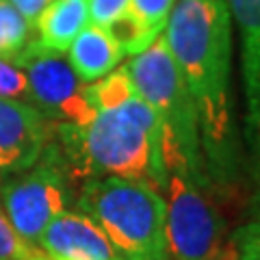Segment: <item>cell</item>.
<instances>
[{
    "instance_id": "obj_1",
    "label": "cell",
    "mask_w": 260,
    "mask_h": 260,
    "mask_svg": "<svg viewBox=\"0 0 260 260\" xmlns=\"http://www.w3.org/2000/svg\"><path fill=\"white\" fill-rule=\"evenodd\" d=\"M193 98L208 180L230 184L239 172L232 59L234 26L225 0H176L162 30Z\"/></svg>"
},
{
    "instance_id": "obj_2",
    "label": "cell",
    "mask_w": 260,
    "mask_h": 260,
    "mask_svg": "<svg viewBox=\"0 0 260 260\" xmlns=\"http://www.w3.org/2000/svg\"><path fill=\"white\" fill-rule=\"evenodd\" d=\"M56 133L70 176L145 180L162 193L167 178L162 150L124 113L95 111L83 126L56 124Z\"/></svg>"
},
{
    "instance_id": "obj_3",
    "label": "cell",
    "mask_w": 260,
    "mask_h": 260,
    "mask_svg": "<svg viewBox=\"0 0 260 260\" xmlns=\"http://www.w3.org/2000/svg\"><path fill=\"white\" fill-rule=\"evenodd\" d=\"M76 206L100 225L119 260H169L165 200L154 184L117 176L87 178Z\"/></svg>"
},
{
    "instance_id": "obj_4",
    "label": "cell",
    "mask_w": 260,
    "mask_h": 260,
    "mask_svg": "<svg viewBox=\"0 0 260 260\" xmlns=\"http://www.w3.org/2000/svg\"><path fill=\"white\" fill-rule=\"evenodd\" d=\"M124 68L135 89L154 109L165 130V172L184 169L195 182L208 189L210 180L202 152L198 111L167 50L165 37H156L148 50L135 54Z\"/></svg>"
},
{
    "instance_id": "obj_5",
    "label": "cell",
    "mask_w": 260,
    "mask_h": 260,
    "mask_svg": "<svg viewBox=\"0 0 260 260\" xmlns=\"http://www.w3.org/2000/svg\"><path fill=\"white\" fill-rule=\"evenodd\" d=\"M0 204L13 230L35 247L52 219L70 204V172L61 150L50 143L35 165L9 174L0 184Z\"/></svg>"
},
{
    "instance_id": "obj_6",
    "label": "cell",
    "mask_w": 260,
    "mask_h": 260,
    "mask_svg": "<svg viewBox=\"0 0 260 260\" xmlns=\"http://www.w3.org/2000/svg\"><path fill=\"white\" fill-rule=\"evenodd\" d=\"M165 241L169 260H219L221 219L202 186L184 169H167Z\"/></svg>"
},
{
    "instance_id": "obj_7",
    "label": "cell",
    "mask_w": 260,
    "mask_h": 260,
    "mask_svg": "<svg viewBox=\"0 0 260 260\" xmlns=\"http://www.w3.org/2000/svg\"><path fill=\"white\" fill-rule=\"evenodd\" d=\"M13 63L26 74L32 107L50 121L83 126L93 117L89 85L78 78L65 52L48 50L32 39Z\"/></svg>"
},
{
    "instance_id": "obj_8",
    "label": "cell",
    "mask_w": 260,
    "mask_h": 260,
    "mask_svg": "<svg viewBox=\"0 0 260 260\" xmlns=\"http://www.w3.org/2000/svg\"><path fill=\"white\" fill-rule=\"evenodd\" d=\"M239 35L241 83L245 98L243 139L256 180H260V0H225Z\"/></svg>"
},
{
    "instance_id": "obj_9",
    "label": "cell",
    "mask_w": 260,
    "mask_h": 260,
    "mask_svg": "<svg viewBox=\"0 0 260 260\" xmlns=\"http://www.w3.org/2000/svg\"><path fill=\"white\" fill-rule=\"evenodd\" d=\"M52 139L50 119L28 102L0 98V174L35 165Z\"/></svg>"
},
{
    "instance_id": "obj_10",
    "label": "cell",
    "mask_w": 260,
    "mask_h": 260,
    "mask_svg": "<svg viewBox=\"0 0 260 260\" xmlns=\"http://www.w3.org/2000/svg\"><path fill=\"white\" fill-rule=\"evenodd\" d=\"M54 260H119L107 234L80 210H65L54 217L37 243Z\"/></svg>"
},
{
    "instance_id": "obj_11",
    "label": "cell",
    "mask_w": 260,
    "mask_h": 260,
    "mask_svg": "<svg viewBox=\"0 0 260 260\" xmlns=\"http://www.w3.org/2000/svg\"><path fill=\"white\" fill-rule=\"evenodd\" d=\"M65 54L78 78L87 85L111 74L124 59V52L109 35V30L91 22L74 37Z\"/></svg>"
},
{
    "instance_id": "obj_12",
    "label": "cell",
    "mask_w": 260,
    "mask_h": 260,
    "mask_svg": "<svg viewBox=\"0 0 260 260\" xmlns=\"http://www.w3.org/2000/svg\"><path fill=\"white\" fill-rule=\"evenodd\" d=\"M91 0H52L35 22V42L48 50L68 52L74 37L91 20H89Z\"/></svg>"
},
{
    "instance_id": "obj_13",
    "label": "cell",
    "mask_w": 260,
    "mask_h": 260,
    "mask_svg": "<svg viewBox=\"0 0 260 260\" xmlns=\"http://www.w3.org/2000/svg\"><path fill=\"white\" fill-rule=\"evenodd\" d=\"M30 22L11 3L0 0V59L15 61L30 44Z\"/></svg>"
},
{
    "instance_id": "obj_14",
    "label": "cell",
    "mask_w": 260,
    "mask_h": 260,
    "mask_svg": "<svg viewBox=\"0 0 260 260\" xmlns=\"http://www.w3.org/2000/svg\"><path fill=\"white\" fill-rule=\"evenodd\" d=\"M107 30H109V35L115 39V44L119 46V50L124 52V56H135L143 50H148L154 44V39H156V35H154L145 24L137 20L130 9H128V13L121 15L119 20L109 24Z\"/></svg>"
},
{
    "instance_id": "obj_15",
    "label": "cell",
    "mask_w": 260,
    "mask_h": 260,
    "mask_svg": "<svg viewBox=\"0 0 260 260\" xmlns=\"http://www.w3.org/2000/svg\"><path fill=\"white\" fill-rule=\"evenodd\" d=\"M176 0H130V11L154 35H162Z\"/></svg>"
},
{
    "instance_id": "obj_16",
    "label": "cell",
    "mask_w": 260,
    "mask_h": 260,
    "mask_svg": "<svg viewBox=\"0 0 260 260\" xmlns=\"http://www.w3.org/2000/svg\"><path fill=\"white\" fill-rule=\"evenodd\" d=\"M0 98H9V100H20V102L32 104L28 80H26L24 70L7 59H0Z\"/></svg>"
},
{
    "instance_id": "obj_17",
    "label": "cell",
    "mask_w": 260,
    "mask_h": 260,
    "mask_svg": "<svg viewBox=\"0 0 260 260\" xmlns=\"http://www.w3.org/2000/svg\"><path fill=\"white\" fill-rule=\"evenodd\" d=\"M37 247L28 245L11 228L9 219L0 210V260H30L37 254Z\"/></svg>"
},
{
    "instance_id": "obj_18",
    "label": "cell",
    "mask_w": 260,
    "mask_h": 260,
    "mask_svg": "<svg viewBox=\"0 0 260 260\" xmlns=\"http://www.w3.org/2000/svg\"><path fill=\"white\" fill-rule=\"evenodd\" d=\"M234 260H260V217L234 232Z\"/></svg>"
},
{
    "instance_id": "obj_19",
    "label": "cell",
    "mask_w": 260,
    "mask_h": 260,
    "mask_svg": "<svg viewBox=\"0 0 260 260\" xmlns=\"http://www.w3.org/2000/svg\"><path fill=\"white\" fill-rule=\"evenodd\" d=\"M130 9V0H91L89 5V20L95 26L107 28L109 24L119 20Z\"/></svg>"
},
{
    "instance_id": "obj_20",
    "label": "cell",
    "mask_w": 260,
    "mask_h": 260,
    "mask_svg": "<svg viewBox=\"0 0 260 260\" xmlns=\"http://www.w3.org/2000/svg\"><path fill=\"white\" fill-rule=\"evenodd\" d=\"M7 3H11L24 18L30 22V26H35L37 18L42 15V11L52 3V0H7Z\"/></svg>"
},
{
    "instance_id": "obj_21",
    "label": "cell",
    "mask_w": 260,
    "mask_h": 260,
    "mask_svg": "<svg viewBox=\"0 0 260 260\" xmlns=\"http://www.w3.org/2000/svg\"><path fill=\"white\" fill-rule=\"evenodd\" d=\"M254 210H256V217H260V180H258V193L254 200Z\"/></svg>"
}]
</instances>
